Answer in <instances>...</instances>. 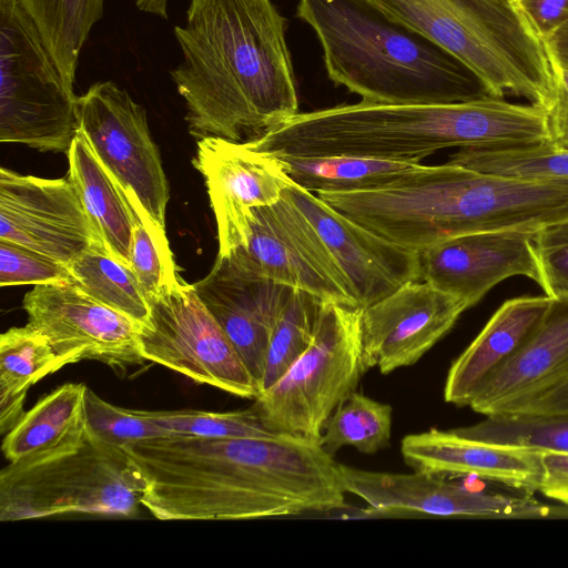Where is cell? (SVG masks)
<instances>
[{
    "instance_id": "34",
    "label": "cell",
    "mask_w": 568,
    "mask_h": 568,
    "mask_svg": "<svg viewBox=\"0 0 568 568\" xmlns=\"http://www.w3.org/2000/svg\"><path fill=\"white\" fill-rule=\"evenodd\" d=\"M148 416L169 435L207 438L271 437L255 407L230 412L195 409L146 410Z\"/></svg>"
},
{
    "instance_id": "2",
    "label": "cell",
    "mask_w": 568,
    "mask_h": 568,
    "mask_svg": "<svg viewBox=\"0 0 568 568\" xmlns=\"http://www.w3.org/2000/svg\"><path fill=\"white\" fill-rule=\"evenodd\" d=\"M285 31L272 0H190L170 74L191 135L250 141L298 113Z\"/></svg>"
},
{
    "instance_id": "6",
    "label": "cell",
    "mask_w": 568,
    "mask_h": 568,
    "mask_svg": "<svg viewBox=\"0 0 568 568\" xmlns=\"http://www.w3.org/2000/svg\"><path fill=\"white\" fill-rule=\"evenodd\" d=\"M467 65L496 98L514 95L548 111L555 72L546 42L508 1L368 0Z\"/></svg>"
},
{
    "instance_id": "30",
    "label": "cell",
    "mask_w": 568,
    "mask_h": 568,
    "mask_svg": "<svg viewBox=\"0 0 568 568\" xmlns=\"http://www.w3.org/2000/svg\"><path fill=\"white\" fill-rule=\"evenodd\" d=\"M392 414L390 405L354 390L325 422L320 443L332 456L345 446L375 454L389 445Z\"/></svg>"
},
{
    "instance_id": "12",
    "label": "cell",
    "mask_w": 568,
    "mask_h": 568,
    "mask_svg": "<svg viewBox=\"0 0 568 568\" xmlns=\"http://www.w3.org/2000/svg\"><path fill=\"white\" fill-rule=\"evenodd\" d=\"M233 252L275 283L322 301L359 306L345 273L286 191L275 204L254 209L246 243Z\"/></svg>"
},
{
    "instance_id": "36",
    "label": "cell",
    "mask_w": 568,
    "mask_h": 568,
    "mask_svg": "<svg viewBox=\"0 0 568 568\" xmlns=\"http://www.w3.org/2000/svg\"><path fill=\"white\" fill-rule=\"evenodd\" d=\"M87 430L94 438L126 449L141 440L169 435L146 410L115 406L87 387L84 395Z\"/></svg>"
},
{
    "instance_id": "39",
    "label": "cell",
    "mask_w": 568,
    "mask_h": 568,
    "mask_svg": "<svg viewBox=\"0 0 568 568\" xmlns=\"http://www.w3.org/2000/svg\"><path fill=\"white\" fill-rule=\"evenodd\" d=\"M546 41L568 23V0H509Z\"/></svg>"
},
{
    "instance_id": "26",
    "label": "cell",
    "mask_w": 568,
    "mask_h": 568,
    "mask_svg": "<svg viewBox=\"0 0 568 568\" xmlns=\"http://www.w3.org/2000/svg\"><path fill=\"white\" fill-rule=\"evenodd\" d=\"M67 364L48 338L27 324L0 336V429L6 435L23 416L29 388Z\"/></svg>"
},
{
    "instance_id": "7",
    "label": "cell",
    "mask_w": 568,
    "mask_h": 568,
    "mask_svg": "<svg viewBox=\"0 0 568 568\" xmlns=\"http://www.w3.org/2000/svg\"><path fill=\"white\" fill-rule=\"evenodd\" d=\"M145 477L124 448L89 433L78 445L10 463L0 473V520L70 513L131 517Z\"/></svg>"
},
{
    "instance_id": "11",
    "label": "cell",
    "mask_w": 568,
    "mask_h": 568,
    "mask_svg": "<svg viewBox=\"0 0 568 568\" xmlns=\"http://www.w3.org/2000/svg\"><path fill=\"white\" fill-rule=\"evenodd\" d=\"M77 119L136 214L165 230L169 183L143 106L113 81H101L77 98Z\"/></svg>"
},
{
    "instance_id": "24",
    "label": "cell",
    "mask_w": 568,
    "mask_h": 568,
    "mask_svg": "<svg viewBox=\"0 0 568 568\" xmlns=\"http://www.w3.org/2000/svg\"><path fill=\"white\" fill-rule=\"evenodd\" d=\"M67 179L75 189L109 253L130 266L136 212L121 185L103 165L79 130L68 153Z\"/></svg>"
},
{
    "instance_id": "31",
    "label": "cell",
    "mask_w": 568,
    "mask_h": 568,
    "mask_svg": "<svg viewBox=\"0 0 568 568\" xmlns=\"http://www.w3.org/2000/svg\"><path fill=\"white\" fill-rule=\"evenodd\" d=\"M453 429L495 445L568 454V415L500 414Z\"/></svg>"
},
{
    "instance_id": "4",
    "label": "cell",
    "mask_w": 568,
    "mask_h": 568,
    "mask_svg": "<svg viewBox=\"0 0 568 568\" xmlns=\"http://www.w3.org/2000/svg\"><path fill=\"white\" fill-rule=\"evenodd\" d=\"M316 195L415 252L463 234L540 229L568 216V181L509 178L448 162L423 164L379 187Z\"/></svg>"
},
{
    "instance_id": "1",
    "label": "cell",
    "mask_w": 568,
    "mask_h": 568,
    "mask_svg": "<svg viewBox=\"0 0 568 568\" xmlns=\"http://www.w3.org/2000/svg\"><path fill=\"white\" fill-rule=\"evenodd\" d=\"M142 470V507L160 520H241L346 506L338 463L318 440L166 435L126 448Z\"/></svg>"
},
{
    "instance_id": "43",
    "label": "cell",
    "mask_w": 568,
    "mask_h": 568,
    "mask_svg": "<svg viewBox=\"0 0 568 568\" xmlns=\"http://www.w3.org/2000/svg\"><path fill=\"white\" fill-rule=\"evenodd\" d=\"M136 4L144 11L164 14L168 11V0H135Z\"/></svg>"
},
{
    "instance_id": "21",
    "label": "cell",
    "mask_w": 568,
    "mask_h": 568,
    "mask_svg": "<svg viewBox=\"0 0 568 568\" xmlns=\"http://www.w3.org/2000/svg\"><path fill=\"white\" fill-rule=\"evenodd\" d=\"M400 453L408 467L427 475L474 477L532 493L542 480V453L476 440L454 429L409 434Z\"/></svg>"
},
{
    "instance_id": "29",
    "label": "cell",
    "mask_w": 568,
    "mask_h": 568,
    "mask_svg": "<svg viewBox=\"0 0 568 568\" xmlns=\"http://www.w3.org/2000/svg\"><path fill=\"white\" fill-rule=\"evenodd\" d=\"M68 268L72 283L83 292L139 325L146 322L149 301L133 271L112 256L104 245L90 247Z\"/></svg>"
},
{
    "instance_id": "33",
    "label": "cell",
    "mask_w": 568,
    "mask_h": 568,
    "mask_svg": "<svg viewBox=\"0 0 568 568\" xmlns=\"http://www.w3.org/2000/svg\"><path fill=\"white\" fill-rule=\"evenodd\" d=\"M322 300L293 290L272 332L258 394L272 386L311 344Z\"/></svg>"
},
{
    "instance_id": "38",
    "label": "cell",
    "mask_w": 568,
    "mask_h": 568,
    "mask_svg": "<svg viewBox=\"0 0 568 568\" xmlns=\"http://www.w3.org/2000/svg\"><path fill=\"white\" fill-rule=\"evenodd\" d=\"M534 245L538 285L550 298L568 302V216L538 229Z\"/></svg>"
},
{
    "instance_id": "22",
    "label": "cell",
    "mask_w": 568,
    "mask_h": 568,
    "mask_svg": "<svg viewBox=\"0 0 568 568\" xmlns=\"http://www.w3.org/2000/svg\"><path fill=\"white\" fill-rule=\"evenodd\" d=\"M568 378V302L552 303L520 349L484 385L469 407L485 416L500 414Z\"/></svg>"
},
{
    "instance_id": "27",
    "label": "cell",
    "mask_w": 568,
    "mask_h": 568,
    "mask_svg": "<svg viewBox=\"0 0 568 568\" xmlns=\"http://www.w3.org/2000/svg\"><path fill=\"white\" fill-rule=\"evenodd\" d=\"M291 178L313 192H352L379 187L419 169L423 163L331 155H277Z\"/></svg>"
},
{
    "instance_id": "40",
    "label": "cell",
    "mask_w": 568,
    "mask_h": 568,
    "mask_svg": "<svg viewBox=\"0 0 568 568\" xmlns=\"http://www.w3.org/2000/svg\"><path fill=\"white\" fill-rule=\"evenodd\" d=\"M551 61L555 72V97L547 111L550 133L548 143L554 148L568 150V64L552 58Z\"/></svg>"
},
{
    "instance_id": "16",
    "label": "cell",
    "mask_w": 568,
    "mask_h": 568,
    "mask_svg": "<svg viewBox=\"0 0 568 568\" xmlns=\"http://www.w3.org/2000/svg\"><path fill=\"white\" fill-rule=\"evenodd\" d=\"M0 240L67 266L90 247L104 245L68 179L21 175L6 168L0 169Z\"/></svg>"
},
{
    "instance_id": "44",
    "label": "cell",
    "mask_w": 568,
    "mask_h": 568,
    "mask_svg": "<svg viewBox=\"0 0 568 568\" xmlns=\"http://www.w3.org/2000/svg\"><path fill=\"white\" fill-rule=\"evenodd\" d=\"M499 1H508L509 2V0H499Z\"/></svg>"
},
{
    "instance_id": "41",
    "label": "cell",
    "mask_w": 568,
    "mask_h": 568,
    "mask_svg": "<svg viewBox=\"0 0 568 568\" xmlns=\"http://www.w3.org/2000/svg\"><path fill=\"white\" fill-rule=\"evenodd\" d=\"M542 468L539 491L568 505V454L542 453Z\"/></svg>"
},
{
    "instance_id": "14",
    "label": "cell",
    "mask_w": 568,
    "mask_h": 568,
    "mask_svg": "<svg viewBox=\"0 0 568 568\" xmlns=\"http://www.w3.org/2000/svg\"><path fill=\"white\" fill-rule=\"evenodd\" d=\"M346 494L363 499L377 511H412L442 517L536 519L550 517L554 509L541 504L532 491H496L471 488L427 475L374 471L338 464Z\"/></svg>"
},
{
    "instance_id": "17",
    "label": "cell",
    "mask_w": 568,
    "mask_h": 568,
    "mask_svg": "<svg viewBox=\"0 0 568 568\" xmlns=\"http://www.w3.org/2000/svg\"><path fill=\"white\" fill-rule=\"evenodd\" d=\"M468 310L459 298L417 280L362 310L364 372L382 374L417 363Z\"/></svg>"
},
{
    "instance_id": "37",
    "label": "cell",
    "mask_w": 568,
    "mask_h": 568,
    "mask_svg": "<svg viewBox=\"0 0 568 568\" xmlns=\"http://www.w3.org/2000/svg\"><path fill=\"white\" fill-rule=\"evenodd\" d=\"M72 283L68 266L18 243L0 240V286Z\"/></svg>"
},
{
    "instance_id": "18",
    "label": "cell",
    "mask_w": 568,
    "mask_h": 568,
    "mask_svg": "<svg viewBox=\"0 0 568 568\" xmlns=\"http://www.w3.org/2000/svg\"><path fill=\"white\" fill-rule=\"evenodd\" d=\"M538 229H509L450 237L420 252V280L459 298L467 307L511 276L537 284L534 239Z\"/></svg>"
},
{
    "instance_id": "8",
    "label": "cell",
    "mask_w": 568,
    "mask_h": 568,
    "mask_svg": "<svg viewBox=\"0 0 568 568\" xmlns=\"http://www.w3.org/2000/svg\"><path fill=\"white\" fill-rule=\"evenodd\" d=\"M77 98L23 0H0V141L67 154Z\"/></svg>"
},
{
    "instance_id": "42",
    "label": "cell",
    "mask_w": 568,
    "mask_h": 568,
    "mask_svg": "<svg viewBox=\"0 0 568 568\" xmlns=\"http://www.w3.org/2000/svg\"><path fill=\"white\" fill-rule=\"evenodd\" d=\"M545 42L554 60L568 64V23L551 34Z\"/></svg>"
},
{
    "instance_id": "10",
    "label": "cell",
    "mask_w": 568,
    "mask_h": 568,
    "mask_svg": "<svg viewBox=\"0 0 568 568\" xmlns=\"http://www.w3.org/2000/svg\"><path fill=\"white\" fill-rule=\"evenodd\" d=\"M148 301L150 315L138 333L145 361L235 396L257 397L254 377L193 284L181 280Z\"/></svg>"
},
{
    "instance_id": "3",
    "label": "cell",
    "mask_w": 568,
    "mask_h": 568,
    "mask_svg": "<svg viewBox=\"0 0 568 568\" xmlns=\"http://www.w3.org/2000/svg\"><path fill=\"white\" fill-rule=\"evenodd\" d=\"M549 140L547 110L487 97L443 104L361 101L298 112L250 142L275 155L420 162L448 148L510 149Z\"/></svg>"
},
{
    "instance_id": "25",
    "label": "cell",
    "mask_w": 568,
    "mask_h": 568,
    "mask_svg": "<svg viewBox=\"0 0 568 568\" xmlns=\"http://www.w3.org/2000/svg\"><path fill=\"white\" fill-rule=\"evenodd\" d=\"M85 389L67 383L42 397L4 435V457L14 463L80 444L88 435Z\"/></svg>"
},
{
    "instance_id": "15",
    "label": "cell",
    "mask_w": 568,
    "mask_h": 568,
    "mask_svg": "<svg viewBox=\"0 0 568 568\" xmlns=\"http://www.w3.org/2000/svg\"><path fill=\"white\" fill-rule=\"evenodd\" d=\"M193 165L204 178L217 226L219 254L243 247L254 209L275 204L293 183L277 155L250 141L200 139Z\"/></svg>"
},
{
    "instance_id": "20",
    "label": "cell",
    "mask_w": 568,
    "mask_h": 568,
    "mask_svg": "<svg viewBox=\"0 0 568 568\" xmlns=\"http://www.w3.org/2000/svg\"><path fill=\"white\" fill-rule=\"evenodd\" d=\"M313 223L364 308L420 280L418 252L400 247L338 212L294 182L285 190Z\"/></svg>"
},
{
    "instance_id": "28",
    "label": "cell",
    "mask_w": 568,
    "mask_h": 568,
    "mask_svg": "<svg viewBox=\"0 0 568 568\" xmlns=\"http://www.w3.org/2000/svg\"><path fill=\"white\" fill-rule=\"evenodd\" d=\"M104 0H23L65 82L73 88L81 49Z\"/></svg>"
},
{
    "instance_id": "23",
    "label": "cell",
    "mask_w": 568,
    "mask_h": 568,
    "mask_svg": "<svg viewBox=\"0 0 568 568\" xmlns=\"http://www.w3.org/2000/svg\"><path fill=\"white\" fill-rule=\"evenodd\" d=\"M549 296H520L504 302L476 338L453 362L444 399L469 406L484 385L520 349L547 314Z\"/></svg>"
},
{
    "instance_id": "9",
    "label": "cell",
    "mask_w": 568,
    "mask_h": 568,
    "mask_svg": "<svg viewBox=\"0 0 568 568\" xmlns=\"http://www.w3.org/2000/svg\"><path fill=\"white\" fill-rule=\"evenodd\" d=\"M362 307L322 301L313 339L253 405L273 433L314 440L364 372Z\"/></svg>"
},
{
    "instance_id": "5",
    "label": "cell",
    "mask_w": 568,
    "mask_h": 568,
    "mask_svg": "<svg viewBox=\"0 0 568 568\" xmlns=\"http://www.w3.org/2000/svg\"><path fill=\"white\" fill-rule=\"evenodd\" d=\"M296 16L317 36L328 78L362 101L443 104L493 97L457 58L368 0H298Z\"/></svg>"
},
{
    "instance_id": "13",
    "label": "cell",
    "mask_w": 568,
    "mask_h": 568,
    "mask_svg": "<svg viewBox=\"0 0 568 568\" xmlns=\"http://www.w3.org/2000/svg\"><path fill=\"white\" fill-rule=\"evenodd\" d=\"M28 324L42 333L67 365L99 361L116 372L142 365L140 325L73 283L40 284L22 301Z\"/></svg>"
},
{
    "instance_id": "32",
    "label": "cell",
    "mask_w": 568,
    "mask_h": 568,
    "mask_svg": "<svg viewBox=\"0 0 568 568\" xmlns=\"http://www.w3.org/2000/svg\"><path fill=\"white\" fill-rule=\"evenodd\" d=\"M447 162L509 178L568 181V150L548 142L510 149H459Z\"/></svg>"
},
{
    "instance_id": "19",
    "label": "cell",
    "mask_w": 568,
    "mask_h": 568,
    "mask_svg": "<svg viewBox=\"0 0 568 568\" xmlns=\"http://www.w3.org/2000/svg\"><path fill=\"white\" fill-rule=\"evenodd\" d=\"M193 286L258 387L272 332L293 290L262 276L235 252L217 253L210 273Z\"/></svg>"
},
{
    "instance_id": "35",
    "label": "cell",
    "mask_w": 568,
    "mask_h": 568,
    "mask_svg": "<svg viewBox=\"0 0 568 568\" xmlns=\"http://www.w3.org/2000/svg\"><path fill=\"white\" fill-rule=\"evenodd\" d=\"M130 267L148 300L173 288L179 275L165 230L138 215L133 230Z\"/></svg>"
}]
</instances>
